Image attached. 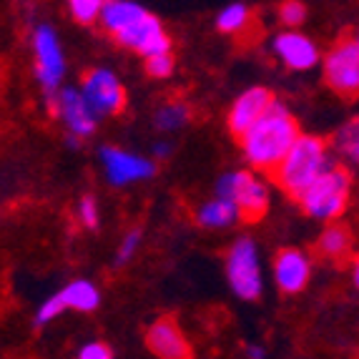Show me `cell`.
<instances>
[{
	"label": "cell",
	"instance_id": "3957f363",
	"mask_svg": "<svg viewBox=\"0 0 359 359\" xmlns=\"http://www.w3.org/2000/svg\"><path fill=\"white\" fill-rule=\"evenodd\" d=\"M349 194H352V176L347 168L339 163H332L319 174V179L302 194L297 204L302 206L306 216L317 219V222H337L349 204Z\"/></svg>",
	"mask_w": 359,
	"mask_h": 359
},
{
	"label": "cell",
	"instance_id": "4fadbf2b",
	"mask_svg": "<svg viewBox=\"0 0 359 359\" xmlns=\"http://www.w3.org/2000/svg\"><path fill=\"white\" fill-rule=\"evenodd\" d=\"M274 93L264 86H254V88H246L244 93L236 96V101L229 108V131L239 138L241 133L249 126H254L259 118H262L271 106H274Z\"/></svg>",
	"mask_w": 359,
	"mask_h": 359
},
{
	"label": "cell",
	"instance_id": "52a82bcc",
	"mask_svg": "<svg viewBox=\"0 0 359 359\" xmlns=\"http://www.w3.org/2000/svg\"><path fill=\"white\" fill-rule=\"evenodd\" d=\"M324 81L337 96L352 98L359 96V46L354 38H339L327 50L322 60Z\"/></svg>",
	"mask_w": 359,
	"mask_h": 359
},
{
	"label": "cell",
	"instance_id": "484cf974",
	"mask_svg": "<svg viewBox=\"0 0 359 359\" xmlns=\"http://www.w3.org/2000/svg\"><path fill=\"white\" fill-rule=\"evenodd\" d=\"M144 241V233L138 231V229H131V231L123 233V239H121L118 249H116V266H126L133 257L138 254V246Z\"/></svg>",
	"mask_w": 359,
	"mask_h": 359
},
{
	"label": "cell",
	"instance_id": "277c9868",
	"mask_svg": "<svg viewBox=\"0 0 359 359\" xmlns=\"http://www.w3.org/2000/svg\"><path fill=\"white\" fill-rule=\"evenodd\" d=\"M216 194L226 196L236 204L241 222H259L266 216L271 204V194L266 181L259 179L254 171H229L216 181Z\"/></svg>",
	"mask_w": 359,
	"mask_h": 359
},
{
	"label": "cell",
	"instance_id": "5b68a950",
	"mask_svg": "<svg viewBox=\"0 0 359 359\" xmlns=\"http://www.w3.org/2000/svg\"><path fill=\"white\" fill-rule=\"evenodd\" d=\"M226 279L231 292L244 302H257L264 292L262 262L254 239L239 236L226 254Z\"/></svg>",
	"mask_w": 359,
	"mask_h": 359
},
{
	"label": "cell",
	"instance_id": "7a4b0ae2",
	"mask_svg": "<svg viewBox=\"0 0 359 359\" xmlns=\"http://www.w3.org/2000/svg\"><path fill=\"white\" fill-rule=\"evenodd\" d=\"M332 156L327 141L311 133H299L294 146L287 151L282 163L274 168V184L287 194L292 201H299L302 194L319 179L324 168L332 166Z\"/></svg>",
	"mask_w": 359,
	"mask_h": 359
},
{
	"label": "cell",
	"instance_id": "2e32d148",
	"mask_svg": "<svg viewBox=\"0 0 359 359\" xmlns=\"http://www.w3.org/2000/svg\"><path fill=\"white\" fill-rule=\"evenodd\" d=\"M146 347L151 349V354L161 359H186L191 357V344L186 339V334L181 332V327L174 319H156L146 332Z\"/></svg>",
	"mask_w": 359,
	"mask_h": 359
},
{
	"label": "cell",
	"instance_id": "4316f807",
	"mask_svg": "<svg viewBox=\"0 0 359 359\" xmlns=\"http://www.w3.org/2000/svg\"><path fill=\"white\" fill-rule=\"evenodd\" d=\"M306 18V6L302 0H284L279 6V20H282L287 28H299Z\"/></svg>",
	"mask_w": 359,
	"mask_h": 359
},
{
	"label": "cell",
	"instance_id": "ffe728a7",
	"mask_svg": "<svg viewBox=\"0 0 359 359\" xmlns=\"http://www.w3.org/2000/svg\"><path fill=\"white\" fill-rule=\"evenodd\" d=\"M189 121H191V108L184 101H166L156 108L154 114V126L163 133L181 131V128L189 126Z\"/></svg>",
	"mask_w": 359,
	"mask_h": 359
},
{
	"label": "cell",
	"instance_id": "8992f818",
	"mask_svg": "<svg viewBox=\"0 0 359 359\" xmlns=\"http://www.w3.org/2000/svg\"><path fill=\"white\" fill-rule=\"evenodd\" d=\"M33 63H36V78L46 98L55 96L63 88V78H66V53L58 33L46 23L36 25L33 30Z\"/></svg>",
	"mask_w": 359,
	"mask_h": 359
},
{
	"label": "cell",
	"instance_id": "83f0119b",
	"mask_svg": "<svg viewBox=\"0 0 359 359\" xmlns=\"http://www.w3.org/2000/svg\"><path fill=\"white\" fill-rule=\"evenodd\" d=\"M78 357L81 359H111L114 357V349L108 347L106 341H86L83 347L78 349Z\"/></svg>",
	"mask_w": 359,
	"mask_h": 359
},
{
	"label": "cell",
	"instance_id": "9a60e30c",
	"mask_svg": "<svg viewBox=\"0 0 359 359\" xmlns=\"http://www.w3.org/2000/svg\"><path fill=\"white\" fill-rule=\"evenodd\" d=\"M274 282L282 294H299L311 279V259L299 249H282L274 257Z\"/></svg>",
	"mask_w": 359,
	"mask_h": 359
},
{
	"label": "cell",
	"instance_id": "cb8c5ba5",
	"mask_svg": "<svg viewBox=\"0 0 359 359\" xmlns=\"http://www.w3.org/2000/svg\"><path fill=\"white\" fill-rule=\"evenodd\" d=\"M76 216L81 226L86 229H96L98 222H101V206H98V198L86 194V196L78 198V206H76Z\"/></svg>",
	"mask_w": 359,
	"mask_h": 359
},
{
	"label": "cell",
	"instance_id": "8fae6325",
	"mask_svg": "<svg viewBox=\"0 0 359 359\" xmlns=\"http://www.w3.org/2000/svg\"><path fill=\"white\" fill-rule=\"evenodd\" d=\"M101 166L103 176L111 186L123 189L128 184H141L156 176V161L141 154H131L118 146H103L101 149Z\"/></svg>",
	"mask_w": 359,
	"mask_h": 359
},
{
	"label": "cell",
	"instance_id": "603a6c76",
	"mask_svg": "<svg viewBox=\"0 0 359 359\" xmlns=\"http://www.w3.org/2000/svg\"><path fill=\"white\" fill-rule=\"evenodd\" d=\"M106 0H68V11L71 18L81 25H93L98 23Z\"/></svg>",
	"mask_w": 359,
	"mask_h": 359
},
{
	"label": "cell",
	"instance_id": "f546056e",
	"mask_svg": "<svg viewBox=\"0 0 359 359\" xmlns=\"http://www.w3.org/2000/svg\"><path fill=\"white\" fill-rule=\"evenodd\" d=\"M352 279H354V287L359 289V254L352 259Z\"/></svg>",
	"mask_w": 359,
	"mask_h": 359
},
{
	"label": "cell",
	"instance_id": "4dcf8cb0",
	"mask_svg": "<svg viewBox=\"0 0 359 359\" xmlns=\"http://www.w3.org/2000/svg\"><path fill=\"white\" fill-rule=\"evenodd\" d=\"M249 357H264V349L262 347H254V349H249Z\"/></svg>",
	"mask_w": 359,
	"mask_h": 359
},
{
	"label": "cell",
	"instance_id": "ac0fdd59",
	"mask_svg": "<svg viewBox=\"0 0 359 359\" xmlns=\"http://www.w3.org/2000/svg\"><path fill=\"white\" fill-rule=\"evenodd\" d=\"M144 13L146 8L141 3H136V0H106L98 23H101V28L106 30L108 36H116L136 18H141Z\"/></svg>",
	"mask_w": 359,
	"mask_h": 359
},
{
	"label": "cell",
	"instance_id": "d4e9b609",
	"mask_svg": "<svg viewBox=\"0 0 359 359\" xmlns=\"http://www.w3.org/2000/svg\"><path fill=\"white\" fill-rule=\"evenodd\" d=\"M174 68H176V60L171 50H161V53H154L146 58V73H149L151 78H158V81L171 76Z\"/></svg>",
	"mask_w": 359,
	"mask_h": 359
},
{
	"label": "cell",
	"instance_id": "7c38bea8",
	"mask_svg": "<svg viewBox=\"0 0 359 359\" xmlns=\"http://www.w3.org/2000/svg\"><path fill=\"white\" fill-rule=\"evenodd\" d=\"M114 38L118 46H123V48L133 50L138 55H144V58H149L154 53H161V50H171V36L166 33L161 20L149 11L141 18L133 20L131 25H126L121 33H116Z\"/></svg>",
	"mask_w": 359,
	"mask_h": 359
},
{
	"label": "cell",
	"instance_id": "44dd1931",
	"mask_svg": "<svg viewBox=\"0 0 359 359\" xmlns=\"http://www.w3.org/2000/svg\"><path fill=\"white\" fill-rule=\"evenodd\" d=\"M252 23V11L246 3H229L219 15H216V28L219 33H226V36H241Z\"/></svg>",
	"mask_w": 359,
	"mask_h": 359
},
{
	"label": "cell",
	"instance_id": "f1b7e54d",
	"mask_svg": "<svg viewBox=\"0 0 359 359\" xmlns=\"http://www.w3.org/2000/svg\"><path fill=\"white\" fill-rule=\"evenodd\" d=\"M171 151H174V146L168 144V141H158V144L154 146L156 158H168V156H171Z\"/></svg>",
	"mask_w": 359,
	"mask_h": 359
},
{
	"label": "cell",
	"instance_id": "1f68e13d",
	"mask_svg": "<svg viewBox=\"0 0 359 359\" xmlns=\"http://www.w3.org/2000/svg\"><path fill=\"white\" fill-rule=\"evenodd\" d=\"M354 41H357V46H359V30H357V36H354Z\"/></svg>",
	"mask_w": 359,
	"mask_h": 359
},
{
	"label": "cell",
	"instance_id": "5bb4252c",
	"mask_svg": "<svg viewBox=\"0 0 359 359\" xmlns=\"http://www.w3.org/2000/svg\"><path fill=\"white\" fill-rule=\"evenodd\" d=\"M271 50H274L276 58L282 60L287 68H292V71H311V68L319 63V58H322L319 48L314 46V41L294 28L279 33V36L274 38V43H271Z\"/></svg>",
	"mask_w": 359,
	"mask_h": 359
},
{
	"label": "cell",
	"instance_id": "9c48e42d",
	"mask_svg": "<svg viewBox=\"0 0 359 359\" xmlns=\"http://www.w3.org/2000/svg\"><path fill=\"white\" fill-rule=\"evenodd\" d=\"M50 103V111H53L55 118L63 121L68 136L83 141L96 133L98 121L101 116L90 108V103L86 101V96L81 93V88H71V86H63V88L55 93V96L46 98Z\"/></svg>",
	"mask_w": 359,
	"mask_h": 359
},
{
	"label": "cell",
	"instance_id": "ba28073f",
	"mask_svg": "<svg viewBox=\"0 0 359 359\" xmlns=\"http://www.w3.org/2000/svg\"><path fill=\"white\" fill-rule=\"evenodd\" d=\"M98 306H101V289L90 279H73L38 306L36 327H48L66 311H96Z\"/></svg>",
	"mask_w": 359,
	"mask_h": 359
},
{
	"label": "cell",
	"instance_id": "e0dca14e",
	"mask_svg": "<svg viewBox=\"0 0 359 359\" xmlns=\"http://www.w3.org/2000/svg\"><path fill=\"white\" fill-rule=\"evenodd\" d=\"M194 219H196L198 226L206 229V231H219V229H229L236 222H241V214L233 201H229L226 196L214 194L209 201L198 204V209L194 211Z\"/></svg>",
	"mask_w": 359,
	"mask_h": 359
},
{
	"label": "cell",
	"instance_id": "7402d4cb",
	"mask_svg": "<svg viewBox=\"0 0 359 359\" xmlns=\"http://www.w3.org/2000/svg\"><path fill=\"white\" fill-rule=\"evenodd\" d=\"M332 149L339 156H344L349 163L359 166V116L339 126V131L332 136Z\"/></svg>",
	"mask_w": 359,
	"mask_h": 359
},
{
	"label": "cell",
	"instance_id": "6da1fadb",
	"mask_svg": "<svg viewBox=\"0 0 359 359\" xmlns=\"http://www.w3.org/2000/svg\"><path fill=\"white\" fill-rule=\"evenodd\" d=\"M299 123L289 114V108L274 101V106L239 136L241 154L254 171L274 174V168L282 163V158L299 138Z\"/></svg>",
	"mask_w": 359,
	"mask_h": 359
},
{
	"label": "cell",
	"instance_id": "30bf717a",
	"mask_svg": "<svg viewBox=\"0 0 359 359\" xmlns=\"http://www.w3.org/2000/svg\"><path fill=\"white\" fill-rule=\"evenodd\" d=\"M81 93L101 118L118 116L126 108V88L111 68L96 66L86 71L83 81H81Z\"/></svg>",
	"mask_w": 359,
	"mask_h": 359
},
{
	"label": "cell",
	"instance_id": "d6986e66",
	"mask_svg": "<svg viewBox=\"0 0 359 359\" xmlns=\"http://www.w3.org/2000/svg\"><path fill=\"white\" fill-rule=\"evenodd\" d=\"M352 231H349L344 224H332L322 231L317 241V252L322 254L324 259H332V262H341L347 259L349 252H352Z\"/></svg>",
	"mask_w": 359,
	"mask_h": 359
}]
</instances>
